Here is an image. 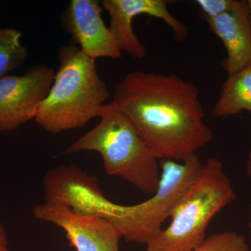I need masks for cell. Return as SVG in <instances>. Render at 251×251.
Segmentation results:
<instances>
[{"mask_svg": "<svg viewBox=\"0 0 251 251\" xmlns=\"http://www.w3.org/2000/svg\"><path fill=\"white\" fill-rule=\"evenodd\" d=\"M107 111L128 117L149 151L161 161H184L213 138L204 121L198 87L175 74L141 71L126 74L98 116Z\"/></svg>", "mask_w": 251, "mask_h": 251, "instance_id": "cell-1", "label": "cell"}, {"mask_svg": "<svg viewBox=\"0 0 251 251\" xmlns=\"http://www.w3.org/2000/svg\"><path fill=\"white\" fill-rule=\"evenodd\" d=\"M59 66L34 121L57 134L89 123L110 97L108 86L97 72L95 59L72 44L59 49Z\"/></svg>", "mask_w": 251, "mask_h": 251, "instance_id": "cell-2", "label": "cell"}, {"mask_svg": "<svg viewBox=\"0 0 251 251\" xmlns=\"http://www.w3.org/2000/svg\"><path fill=\"white\" fill-rule=\"evenodd\" d=\"M98 117V125L69 145L63 154L96 151L103 158L107 174L153 195L159 184L161 167L135 126L118 111L101 112Z\"/></svg>", "mask_w": 251, "mask_h": 251, "instance_id": "cell-3", "label": "cell"}, {"mask_svg": "<svg viewBox=\"0 0 251 251\" xmlns=\"http://www.w3.org/2000/svg\"><path fill=\"white\" fill-rule=\"evenodd\" d=\"M236 199L219 160L209 158L172 212L171 224L145 245V251H191L206 239L211 220Z\"/></svg>", "mask_w": 251, "mask_h": 251, "instance_id": "cell-4", "label": "cell"}, {"mask_svg": "<svg viewBox=\"0 0 251 251\" xmlns=\"http://www.w3.org/2000/svg\"><path fill=\"white\" fill-rule=\"evenodd\" d=\"M203 164L197 153L181 163L161 160V178L156 192L133 205L115 204L108 221L128 242L146 244L162 229L180 198L198 177Z\"/></svg>", "mask_w": 251, "mask_h": 251, "instance_id": "cell-5", "label": "cell"}, {"mask_svg": "<svg viewBox=\"0 0 251 251\" xmlns=\"http://www.w3.org/2000/svg\"><path fill=\"white\" fill-rule=\"evenodd\" d=\"M52 68L41 64L22 75L0 78V131H12L35 118L53 82Z\"/></svg>", "mask_w": 251, "mask_h": 251, "instance_id": "cell-6", "label": "cell"}, {"mask_svg": "<svg viewBox=\"0 0 251 251\" xmlns=\"http://www.w3.org/2000/svg\"><path fill=\"white\" fill-rule=\"evenodd\" d=\"M33 214L35 219L62 229L75 251H120L121 232L107 220L46 201L36 205Z\"/></svg>", "mask_w": 251, "mask_h": 251, "instance_id": "cell-7", "label": "cell"}, {"mask_svg": "<svg viewBox=\"0 0 251 251\" xmlns=\"http://www.w3.org/2000/svg\"><path fill=\"white\" fill-rule=\"evenodd\" d=\"M168 0H103L100 5L110 16L109 29L120 50L136 59L148 55V50L140 42L133 29V21L140 15H148L166 23L173 31L175 40L184 43L188 39V28L184 23L172 15Z\"/></svg>", "mask_w": 251, "mask_h": 251, "instance_id": "cell-8", "label": "cell"}, {"mask_svg": "<svg viewBox=\"0 0 251 251\" xmlns=\"http://www.w3.org/2000/svg\"><path fill=\"white\" fill-rule=\"evenodd\" d=\"M98 0H72L61 15L63 27L75 45L92 59L121 58L122 51L101 16Z\"/></svg>", "mask_w": 251, "mask_h": 251, "instance_id": "cell-9", "label": "cell"}, {"mask_svg": "<svg viewBox=\"0 0 251 251\" xmlns=\"http://www.w3.org/2000/svg\"><path fill=\"white\" fill-rule=\"evenodd\" d=\"M204 21L224 43L227 57L221 65L228 75L251 65V16L248 1L234 0L224 14Z\"/></svg>", "mask_w": 251, "mask_h": 251, "instance_id": "cell-10", "label": "cell"}, {"mask_svg": "<svg viewBox=\"0 0 251 251\" xmlns=\"http://www.w3.org/2000/svg\"><path fill=\"white\" fill-rule=\"evenodd\" d=\"M242 111L251 112V64L228 75L214 108L218 117L234 116Z\"/></svg>", "mask_w": 251, "mask_h": 251, "instance_id": "cell-11", "label": "cell"}, {"mask_svg": "<svg viewBox=\"0 0 251 251\" xmlns=\"http://www.w3.org/2000/svg\"><path fill=\"white\" fill-rule=\"evenodd\" d=\"M22 36L18 29L0 27V78L9 75L27 59V49L21 43Z\"/></svg>", "mask_w": 251, "mask_h": 251, "instance_id": "cell-12", "label": "cell"}, {"mask_svg": "<svg viewBox=\"0 0 251 251\" xmlns=\"http://www.w3.org/2000/svg\"><path fill=\"white\" fill-rule=\"evenodd\" d=\"M191 251H250L246 238L235 231H225L206 237Z\"/></svg>", "mask_w": 251, "mask_h": 251, "instance_id": "cell-13", "label": "cell"}, {"mask_svg": "<svg viewBox=\"0 0 251 251\" xmlns=\"http://www.w3.org/2000/svg\"><path fill=\"white\" fill-rule=\"evenodd\" d=\"M200 16L203 21L219 17L227 11L233 4L234 0H197Z\"/></svg>", "mask_w": 251, "mask_h": 251, "instance_id": "cell-14", "label": "cell"}, {"mask_svg": "<svg viewBox=\"0 0 251 251\" xmlns=\"http://www.w3.org/2000/svg\"><path fill=\"white\" fill-rule=\"evenodd\" d=\"M0 251H10L6 231L1 224H0Z\"/></svg>", "mask_w": 251, "mask_h": 251, "instance_id": "cell-15", "label": "cell"}, {"mask_svg": "<svg viewBox=\"0 0 251 251\" xmlns=\"http://www.w3.org/2000/svg\"><path fill=\"white\" fill-rule=\"evenodd\" d=\"M247 173L249 176H251V149L248 156V161L247 165Z\"/></svg>", "mask_w": 251, "mask_h": 251, "instance_id": "cell-16", "label": "cell"}, {"mask_svg": "<svg viewBox=\"0 0 251 251\" xmlns=\"http://www.w3.org/2000/svg\"><path fill=\"white\" fill-rule=\"evenodd\" d=\"M249 228L250 229L251 234V215L250 221H249Z\"/></svg>", "mask_w": 251, "mask_h": 251, "instance_id": "cell-17", "label": "cell"}, {"mask_svg": "<svg viewBox=\"0 0 251 251\" xmlns=\"http://www.w3.org/2000/svg\"><path fill=\"white\" fill-rule=\"evenodd\" d=\"M248 3H249V7H250L251 16V0H248Z\"/></svg>", "mask_w": 251, "mask_h": 251, "instance_id": "cell-18", "label": "cell"}]
</instances>
